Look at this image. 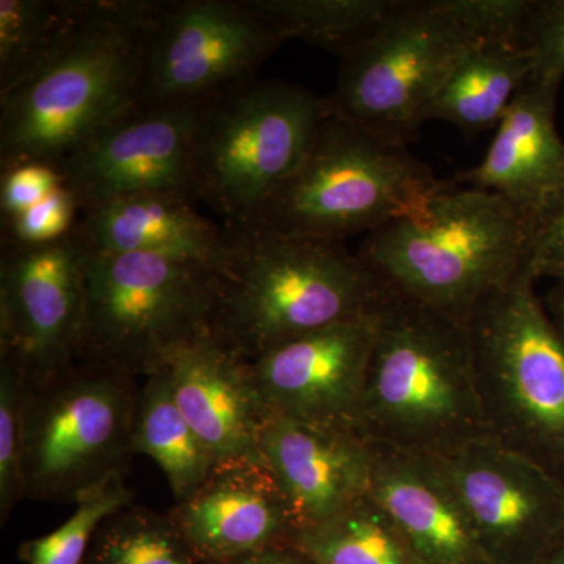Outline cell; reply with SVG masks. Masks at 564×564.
I'll return each instance as SVG.
<instances>
[{"label": "cell", "instance_id": "obj_9", "mask_svg": "<svg viewBox=\"0 0 564 564\" xmlns=\"http://www.w3.org/2000/svg\"><path fill=\"white\" fill-rule=\"evenodd\" d=\"M212 302L206 267L87 251L76 359L148 377L182 345L209 332Z\"/></svg>", "mask_w": 564, "mask_h": 564}, {"label": "cell", "instance_id": "obj_25", "mask_svg": "<svg viewBox=\"0 0 564 564\" xmlns=\"http://www.w3.org/2000/svg\"><path fill=\"white\" fill-rule=\"evenodd\" d=\"M88 0L0 2V95L32 77L79 28Z\"/></svg>", "mask_w": 564, "mask_h": 564}, {"label": "cell", "instance_id": "obj_5", "mask_svg": "<svg viewBox=\"0 0 564 564\" xmlns=\"http://www.w3.org/2000/svg\"><path fill=\"white\" fill-rule=\"evenodd\" d=\"M444 184L406 147L326 115L295 172L242 229L345 242L421 209Z\"/></svg>", "mask_w": 564, "mask_h": 564}, {"label": "cell", "instance_id": "obj_1", "mask_svg": "<svg viewBox=\"0 0 564 564\" xmlns=\"http://www.w3.org/2000/svg\"><path fill=\"white\" fill-rule=\"evenodd\" d=\"M226 232L225 254L212 270L209 332L245 362L373 314L392 293L344 242L256 229Z\"/></svg>", "mask_w": 564, "mask_h": 564}, {"label": "cell", "instance_id": "obj_28", "mask_svg": "<svg viewBox=\"0 0 564 564\" xmlns=\"http://www.w3.org/2000/svg\"><path fill=\"white\" fill-rule=\"evenodd\" d=\"M133 492L124 478L82 497L68 521L50 534L21 545L28 564H84L93 536L109 516L132 505Z\"/></svg>", "mask_w": 564, "mask_h": 564}, {"label": "cell", "instance_id": "obj_37", "mask_svg": "<svg viewBox=\"0 0 564 564\" xmlns=\"http://www.w3.org/2000/svg\"><path fill=\"white\" fill-rule=\"evenodd\" d=\"M540 564H564V543L558 545L554 555L544 558Z\"/></svg>", "mask_w": 564, "mask_h": 564}, {"label": "cell", "instance_id": "obj_3", "mask_svg": "<svg viewBox=\"0 0 564 564\" xmlns=\"http://www.w3.org/2000/svg\"><path fill=\"white\" fill-rule=\"evenodd\" d=\"M356 432L432 456L489 434L467 326L391 293L378 310Z\"/></svg>", "mask_w": 564, "mask_h": 564}, {"label": "cell", "instance_id": "obj_4", "mask_svg": "<svg viewBox=\"0 0 564 564\" xmlns=\"http://www.w3.org/2000/svg\"><path fill=\"white\" fill-rule=\"evenodd\" d=\"M356 254L393 295L467 325L524 269L527 223L496 193L451 180L421 209L367 234Z\"/></svg>", "mask_w": 564, "mask_h": 564}, {"label": "cell", "instance_id": "obj_17", "mask_svg": "<svg viewBox=\"0 0 564 564\" xmlns=\"http://www.w3.org/2000/svg\"><path fill=\"white\" fill-rule=\"evenodd\" d=\"M369 445V496L419 564H491L436 456Z\"/></svg>", "mask_w": 564, "mask_h": 564}, {"label": "cell", "instance_id": "obj_14", "mask_svg": "<svg viewBox=\"0 0 564 564\" xmlns=\"http://www.w3.org/2000/svg\"><path fill=\"white\" fill-rule=\"evenodd\" d=\"M196 107H135L66 154L55 170L90 210L140 195L195 198L192 144Z\"/></svg>", "mask_w": 564, "mask_h": 564}, {"label": "cell", "instance_id": "obj_13", "mask_svg": "<svg viewBox=\"0 0 564 564\" xmlns=\"http://www.w3.org/2000/svg\"><path fill=\"white\" fill-rule=\"evenodd\" d=\"M85 261L87 250L76 229L57 242H2L0 356L24 377L54 372L76 359Z\"/></svg>", "mask_w": 564, "mask_h": 564}, {"label": "cell", "instance_id": "obj_31", "mask_svg": "<svg viewBox=\"0 0 564 564\" xmlns=\"http://www.w3.org/2000/svg\"><path fill=\"white\" fill-rule=\"evenodd\" d=\"M79 204L73 193L61 185L46 199L2 221V242L44 245L57 242L73 232L79 218Z\"/></svg>", "mask_w": 564, "mask_h": 564}, {"label": "cell", "instance_id": "obj_7", "mask_svg": "<svg viewBox=\"0 0 564 564\" xmlns=\"http://www.w3.org/2000/svg\"><path fill=\"white\" fill-rule=\"evenodd\" d=\"M325 98L281 80L252 79L196 107L192 180L196 202L242 229L303 161Z\"/></svg>", "mask_w": 564, "mask_h": 564}, {"label": "cell", "instance_id": "obj_12", "mask_svg": "<svg viewBox=\"0 0 564 564\" xmlns=\"http://www.w3.org/2000/svg\"><path fill=\"white\" fill-rule=\"evenodd\" d=\"M491 564H540L564 530V485L491 434L436 456Z\"/></svg>", "mask_w": 564, "mask_h": 564}, {"label": "cell", "instance_id": "obj_20", "mask_svg": "<svg viewBox=\"0 0 564 564\" xmlns=\"http://www.w3.org/2000/svg\"><path fill=\"white\" fill-rule=\"evenodd\" d=\"M261 454L292 505L299 532L369 494L370 445L358 433L270 414Z\"/></svg>", "mask_w": 564, "mask_h": 564}, {"label": "cell", "instance_id": "obj_26", "mask_svg": "<svg viewBox=\"0 0 564 564\" xmlns=\"http://www.w3.org/2000/svg\"><path fill=\"white\" fill-rule=\"evenodd\" d=\"M292 544L317 564H419L369 494L328 521L300 530Z\"/></svg>", "mask_w": 564, "mask_h": 564}, {"label": "cell", "instance_id": "obj_18", "mask_svg": "<svg viewBox=\"0 0 564 564\" xmlns=\"http://www.w3.org/2000/svg\"><path fill=\"white\" fill-rule=\"evenodd\" d=\"M562 77L533 73L508 107L484 161L456 173V185L496 193L532 220L564 184V141L555 110Z\"/></svg>", "mask_w": 564, "mask_h": 564}, {"label": "cell", "instance_id": "obj_33", "mask_svg": "<svg viewBox=\"0 0 564 564\" xmlns=\"http://www.w3.org/2000/svg\"><path fill=\"white\" fill-rule=\"evenodd\" d=\"M522 46L532 55L534 73L564 79V0H534Z\"/></svg>", "mask_w": 564, "mask_h": 564}, {"label": "cell", "instance_id": "obj_8", "mask_svg": "<svg viewBox=\"0 0 564 564\" xmlns=\"http://www.w3.org/2000/svg\"><path fill=\"white\" fill-rule=\"evenodd\" d=\"M139 391V378L77 359L24 377L25 499L77 503L124 478Z\"/></svg>", "mask_w": 564, "mask_h": 564}, {"label": "cell", "instance_id": "obj_15", "mask_svg": "<svg viewBox=\"0 0 564 564\" xmlns=\"http://www.w3.org/2000/svg\"><path fill=\"white\" fill-rule=\"evenodd\" d=\"M378 310L306 334L248 362L270 413L307 425L358 433Z\"/></svg>", "mask_w": 564, "mask_h": 564}, {"label": "cell", "instance_id": "obj_36", "mask_svg": "<svg viewBox=\"0 0 564 564\" xmlns=\"http://www.w3.org/2000/svg\"><path fill=\"white\" fill-rule=\"evenodd\" d=\"M547 314L564 339V282H558V288L551 293Z\"/></svg>", "mask_w": 564, "mask_h": 564}, {"label": "cell", "instance_id": "obj_22", "mask_svg": "<svg viewBox=\"0 0 564 564\" xmlns=\"http://www.w3.org/2000/svg\"><path fill=\"white\" fill-rule=\"evenodd\" d=\"M533 73L532 55L522 44H480L434 96L422 121L451 122L467 135L497 129Z\"/></svg>", "mask_w": 564, "mask_h": 564}, {"label": "cell", "instance_id": "obj_21", "mask_svg": "<svg viewBox=\"0 0 564 564\" xmlns=\"http://www.w3.org/2000/svg\"><path fill=\"white\" fill-rule=\"evenodd\" d=\"M76 234L87 251L152 254L212 270L228 243L223 225L173 195H140L80 212Z\"/></svg>", "mask_w": 564, "mask_h": 564}, {"label": "cell", "instance_id": "obj_6", "mask_svg": "<svg viewBox=\"0 0 564 564\" xmlns=\"http://www.w3.org/2000/svg\"><path fill=\"white\" fill-rule=\"evenodd\" d=\"M524 269L467 322L488 433L560 478L564 469V339Z\"/></svg>", "mask_w": 564, "mask_h": 564}, {"label": "cell", "instance_id": "obj_19", "mask_svg": "<svg viewBox=\"0 0 564 564\" xmlns=\"http://www.w3.org/2000/svg\"><path fill=\"white\" fill-rule=\"evenodd\" d=\"M162 367L181 413L217 462L262 456L261 434L272 413L248 362L206 332L173 351Z\"/></svg>", "mask_w": 564, "mask_h": 564}, {"label": "cell", "instance_id": "obj_32", "mask_svg": "<svg viewBox=\"0 0 564 564\" xmlns=\"http://www.w3.org/2000/svg\"><path fill=\"white\" fill-rule=\"evenodd\" d=\"M525 267L536 280L564 282V184L527 223Z\"/></svg>", "mask_w": 564, "mask_h": 564}, {"label": "cell", "instance_id": "obj_27", "mask_svg": "<svg viewBox=\"0 0 564 564\" xmlns=\"http://www.w3.org/2000/svg\"><path fill=\"white\" fill-rule=\"evenodd\" d=\"M84 564H199L170 514L122 508L96 530Z\"/></svg>", "mask_w": 564, "mask_h": 564}, {"label": "cell", "instance_id": "obj_10", "mask_svg": "<svg viewBox=\"0 0 564 564\" xmlns=\"http://www.w3.org/2000/svg\"><path fill=\"white\" fill-rule=\"evenodd\" d=\"M480 44L437 0H403L370 39L340 58L336 87L325 96L326 110L408 148L423 124V111Z\"/></svg>", "mask_w": 564, "mask_h": 564}, {"label": "cell", "instance_id": "obj_34", "mask_svg": "<svg viewBox=\"0 0 564 564\" xmlns=\"http://www.w3.org/2000/svg\"><path fill=\"white\" fill-rule=\"evenodd\" d=\"M63 185L61 174L50 163L31 162L0 172L2 221L11 220L46 199Z\"/></svg>", "mask_w": 564, "mask_h": 564}, {"label": "cell", "instance_id": "obj_30", "mask_svg": "<svg viewBox=\"0 0 564 564\" xmlns=\"http://www.w3.org/2000/svg\"><path fill=\"white\" fill-rule=\"evenodd\" d=\"M441 9L485 44H522L534 0H437Z\"/></svg>", "mask_w": 564, "mask_h": 564}, {"label": "cell", "instance_id": "obj_29", "mask_svg": "<svg viewBox=\"0 0 564 564\" xmlns=\"http://www.w3.org/2000/svg\"><path fill=\"white\" fill-rule=\"evenodd\" d=\"M24 454V375L0 356V521L25 499L22 478Z\"/></svg>", "mask_w": 564, "mask_h": 564}, {"label": "cell", "instance_id": "obj_35", "mask_svg": "<svg viewBox=\"0 0 564 564\" xmlns=\"http://www.w3.org/2000/svg\"><path fill=\"white\" fill-rule=\"evenodd\" d=\"M204 564H317L295 544L273 545L262 551L250 552L223 562Z\"/></svg>", "mask_w": 564, "mask_h": 564}, {"label": "cell", "instance_id": "obj_23", "mask_svg": "<svg viewBox=\"0 0 564 564\" xmlns=\"http://www.w3.org/2000/svg\"><path fill=\"white\" fill-rule=\"evenodd\" d=\"M132 448L161 466L180 500L206 480L217 459L181 413L163 367L143 378L133 419Z\"/></svg>", "mask_w": 564, "mask_h": 564}, {"label": "cell", "instance_id": "obj_24", "mask_svg": "<svg viewBox=\"0 0 564 564\" xmlns=\"http://www.w3.org/2000/svg\"><path fill=\"white\" fill-rule=\"evenodd\" d=\"M282 41L302 40L339 58L370 39L403 0H248Z\"/></svg>", "mask_w": 564, "mask_h": 564}, {"label": "cell", "instance_id": "obj_16", "mask_svg": "<svg viewBox=\"0 0 564 564\" xmlns=\"http://www.w3.org/2000/svg\"><path fill=\"white\" fill-rule=\"evenodd\" d=\"M169 514L199 564L291 544L299 532L292 505L263 456L218 459Z\"/></svg>", "mask_w": 564, "mask_h": 564}, {"label": "cell", "instance_id": "obj_2", "mask_svg": "<svg viewBox=\"0 0 564 564\" xmlns=\"http://www.w3.org/2000/svg\"><path fill=\"white\" fill-rule=\"evenodd\" d=\"M155 0H88L54 57L0 95V170L54 165L137 107Z\"/></svg>", "mask_w": 564, "mask_h": 564}, {"label": "cell", "instance_id": "obj_11", "mask_svg": "<svg viewBox=\"0 0 564 564\" xmlns=\"http://www.w3.org/2000/svg\"><path fill=\"white\" fill-rule=\"evenodd\" d=\"M282 43L248 0H155L137 107L202 106L258 79Z\"/></svg>", "mask_w": 564, "mask_h": 564}]
</instances>
